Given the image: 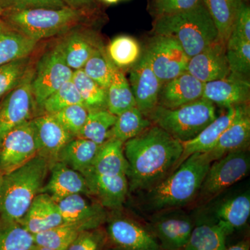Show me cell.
I'll use <instances>...</instances> for the list:
<instances>
[{
  "mask_svg": "<svg viewBox=\"0 0 250 250\" xmlns=\"http://www.w3.org/2000/svg\"><path fill=\"white\" fill-rule=\"evenodd\" d=\"M182 152V143L156 125L126 141L124 154L129 164V190L152 188L174 170Z\"/></svg>",
  "mask_w": 250,
  "mask_h": 250,
  "instance_id": "obj_1",
  "label": "cell"
},
{
  "mask_svg": "<svg viewBox=\"0 0 250 250\" xmlns=\"http://www.w3.org/2000/svg\"><path fill=\"white\" fill-rule=\"evenodd\" d=\"M210 164L205 153L188 157L165 179L145 191L147 208L155 211L177 209L196 200Z\"/></svg>",
  "mask_w": 250,
  "mask_h": 250,
  "instance_id": "obj_2",
  "label": "cell"
},
{
  "mask_svg": "<svg viewBox=\"0 0 250 250\" xmlns=\"http://www.w3.org/2000/svg\"><path fill=\"white\" fill-rule=\"evenodd\" d=\"M50 164L39 154L4 174L0 188V219L20 223L43 187Z\"/></svg>",
  "mask_w": 250,
  "mask_h": 250,
  "instance_id": "obj_3",
  "label": "cell"
},
{
  "mask_svg": "<svg viewBox=\"0 0 250 250\" xmlns=\"http://www.w3.org/2000/svg\"><path fill=\"white\" fill-rule=\"evenodd\" d=\"M153 30L155 35L177 41L190 59L218 40V31L203 3L183 12L156 18Z\"/></svg>",
  "mask_w": 250,
  "mask_h": 250,
  "instance_id": "obj_4",
  "label": "cell"
},
{
  "mask_svg": "<svg viewBox=\"0 0 250 250\" xmlns=\"http://www.w3.org/2000/svg\"><path fill=\"white\" fill-rule=\"evenodd\" d=\"M83 16L82 10L68 6L60 9L36 7L8 10L5 20L10 27L39 42L69 30Z\"/></svg>",
  "mask_w": 250,
  "mask_h": 250,
  "instance_id": "obj_5",
  "label": "cell"
},
{
  "mask_svg": "<svg viewBox=\"0 0 250 250\" xmlns=\"http://www.w3.org/2000/svg\"><path fill=\"white\" fill-rule=\"evenodd\" d=\"M149 118L156 126L184 143L196 137L217 116L214 104L202 98L176 108L158 105Z\"/></svg>",
  "mask_w": 250,
  "mask_h": 250,
  "instance_id": "obj_6",
  "label": "cell"
},
{
  "mask_svg": "<svg viewBox=\"0 0 250 250\" xmlns=\"http://www.w3.org/2000/svg\"><path fill=\"white\" fill-rule=\"evenodd\" d=\"M250 156L248 149L229 153L210 164L197 198L208 203L249 173Z\"/></svg>",
  "mask_w": 250,
  "mask_h": 250,
  "instance_id": "obj_7",
  "label": "cell"
},
{
  "mask_svg": "<svg viewBox=\"0 0 250 250\" xmlns=\"http://www.w3.org/2000/svg\"><path fill=\"white\" fill-rule=\"evenodd\" d=\"M145 55L162 84L187 72L190 59L177 41L161 35L153 38Z\"/></svg>",
  "mask_w": 250,
  "mask_h": 250,
  "instance_id": "obj_8",
  "label": "cell"
},
{
  "mask_svg": "<svg viewBox=\"0 0 250 250\" xmlns=\"http://www.w3.org/2000/svg\"><path fill=\"white\" fill-rule=\"evenodd\" d=\"M74 71L67 66L58 45L42 56L31 81L36 104L41 108L47 98L65 82L71 81Z\"/></svg>",
  "mask_w": 250,
  "mask_h": 250,
  "instance_id": "obj_9",
  "label": "cell"
},
{
  "mask_svg": "<svg viewBox=\"0 0 250 250\" xmlns=\"http://www.w3.org/2000/svg\"><path fill=\"white\" fill-rule=\"evenodd\" d=\"M37 154V144L31 120L11 130L0 143V172L8 173Z\"/></svg>",
  "mask_w": 250,
  "mask_h": 250,
  "instance_id": "obj_10",
  "label": "cell"
},
{
  "mask_svg": "<svg viewBox=\"0 0 250 250\" xmlns=\"http://www.w3.org/2000/svg\"><path fill=\"white\" fill-rule=\"evenodd\" d=\"M33 75L28 69L19 84L8 93L0 105V143L11 130L30 121L34 101L31 90Z\"/></svg>",
  "mask_w": 250,
  "mask_h": 250,
  "instance_id": "obj_11",
  "label": "cell"
},
{
  "mask_svg": "<svg viewBox=\"0 0 250 250\" xmlns=\"http://www.w3.org/2000/svg\"><path fill=\"white\" fill-rule=\"evenodd\" d=\"M152 223V232L161 250H182L188 241L195 223L184 212L164 210Z\"/></svg>",
  "mask_w": 250,
  "mask_h": 250,
  "instance_id": "obj_12",
  "label": "cell"
},
{
  "mask_svg": "<svg viewBox=\"0 0 250 250\" xmlns=\"http://www.w3.org/2000/svg\"><path fill=\"white\" fill-rule=\"evenodd\" d=\"M129 84L136 107L149 118L159 104L162 83L151 68L145 54L130 72Z\"/></svg>",
  "mask_w": 250,
  "mask_h": 250,
  "instance_id": "obj_13",
  "label": "cell"
},
{
  "mask_svg": "<svg viewBox=\"0 0 250 250\" xmlns=\"http://www.w3.org/2000/svg\"><path fill=\"white\" fill-rule=\"evenodd\" d=\"M107 235L116 248L122 250H161L151 231L125 217L110 220Z\"/></svg>",
  "mask_w": 250,
  "mask_h": 250,
  "instance_id": "obj_14",
  "label": "cell"
},
{
  "mask_svg": "<svg viewBox=\"0 0 250 250\" xmlns=\"http://www.w3.org/2000/svg\"><path fill=\"white\" fill-rule=\"evenodd\" d=\"M187 72L202 83L222 80L231 74L226 57V45L219 40L189 59Z\"/></svg>",
  "mask_w": 250,
  "mask_h": 250,
  "instance_id": "obj_15",
  "label": "cell"
},
{
  "mask_svg": "<svg viewBox=\"0 0 250 250\" xmlns=\"http://www.w3.org/2000/svg\"><path fill=\"white\" fill-rule=\"evenodd\" d=\"M35 134L38 154L51 163L57 162L62 147L74 136L67 132L52 114L44 115L31 120Z\"/></svg>",
  "mask_w": 250,
  "mask_h": 250,
  "instance_id": "obj_16",
  "label": "cell"
},
{
  "mask_svg": "<svg viewBox=\"0 0 250 250\" xmlns=\"http://www.w3.org/2000/svg\"><path fill=\"white\" fill-rule=\"evenodd\" d=\"M250 215V190L229 195L217 202L207 218L214 221L228 236L248 223Z\"/></svg>",
  "mask_w": 250,
  "mask_h": 250,
  "instance_id": "obj_17",
  "label": "cell"
},
{
  "mask_svg": "<svg viewBox=\"0 0 250 250\" xmlns=\"http://www.w3.org/2000/svg\"><path fill=\"white\" fill-rule=\"evenodd\" d=\"M250 94L248 78L231 73L222 80L205 83L202 98L222 107L229 108L246 104L250 100Z\"/></svg>",
  "mask_w": 250,
  "mask_h": 250,
  "instance_id": "obj_18",
  "label": "cell"
},
{
  "mask_svg": "<svg viewBox=\"0 0 250 250\" xmlns=\"http://www.w3.org/2000/svg\"><path fill=\"white\" fill-rule=\"evenodd\" d=\"M247 108L246 104H243L228 108L226 113L217 117L196 137L187 142L182 143L183 152L175 168L192 154L207 152L214 147L225 130L241 116Z\"/></svg>",
  "mask_w": 250,
  "mask_h": 250,
  "instance_id": "obj_19",
  "label": "cell"
},
{
  "mask_svg": "<svg viewBox=\"0 0 250 250\" xmlns=\"http://www.w3.org/2000/svg\"><path fill=\"white\" fill-rule=\"evenodd\" d=\"M83 175L90 195L96 197L104 208L114 210L122 207L129 190L126 175H101L92 172H85Z\"/></svg>",
  "mask_w": 250,
  "mask_h": 250,
  "instance_id": "obj_20",
  "label": "cell"
},
{
  "mask_svg": "<svg viewBox=\"0 0 250 250\" xmlns=\"http://www.w3.org/2000/svg\"><path fill=\"white\" fill-rule=\"evenodd\" d=\"M56 203L64 223L81 224L91 230L100 228L106 219L103 206L90 203L82 194L70 195Z\"/></svg>",
  "mask_w": 250,
  "mask_h": 250,
  "instance_id": "obj_21",
  "label": "cell"
},
{
  "mask_svg": "<svg viewBox=\"0 0 250 250\" xmlns=\"http://www.w3.org/2000/svg\"><path fill=\"white\" fill-rule=\"evenodd\" d=\"M205 83L187 72L172 79L161 86L158 105L176 108L202 99Z\"/></svg>",
  "mask_w": 250,
  "mask_h": 250,
  "instance_id": "obj_22",
  "label": "cell"
},
{
  "mask_svg": "<svg viewBox=\"0 0 250 250\" xmlns=\"http://www.w3.org/2000/svg\"><path fill=\"white\" fill-rule=\"evenodd\" d=\"M40 193L47 194L57 202L75 194L90 195V191L83 174L57 161L52 164L50 179Z\"/></svg>",
  "mask_w": 250,
  "mask_h": 250,
  "instance_id": "obj_23",
  "label": "cell"
},
{
  "mask_svg": "<svg viewBox=\"0 0 250 250\" xmlns=\"http://www.w3.org/2000/svg\"><path fill=\"white\" fill-rule=\"evenodd\" d=\"M20 223L32 235L43 232L64 223L58 207L52 197L39 193Z\"/></svg>",
  "mask_w": 250,
  "mask_h": 250,
  "instance_id": "obj_24",
  "label": "cell"
},
{
  "mask_svg": "<svg viewBox=\"0 0 250 250\" xmlns=\"http://www.w3.org/2000/svg\"><path fill=\"white\" fill-rule=\"evenodd\" d=\"M250 140V116L249 108L225 130L214 147L205 152L210 163L218 160L229 153L248 149Z\"/></svg>",
  "mask_w": 250,
  "mask_h": 250,
  "instance_id": "obj_25",
  "label": "cell"
},
{
  "mask_svg": "<svg viewBox=\"0 0 250 250\" xmlns=\"http://www.w3.org/2000/svg\"><path fill=\"white\" fill-rule=\"evenodd\" d=\"M85 172L127 177L129 164L124 154V143L115 139H108L100 146L91 166Z\"/></svg>",
  "mask_w": 250,
  "mask_h": 250,
  "instance_id": "obj_26",
  "label": "cell"
},
{
  "mask_svg": "<svg viewBox=\"0 0 250 250\" xmlns=\"http://www.w3.org/2000/svg\"><path fill=\"white\" fill-rule=\"evenodd\" d=\"M228 236L218 224L205 217L195 223L188 241L182 250H225Z\"/></svg>",
  "mask_w": 250,
  "mask_h": 250,
  "instance_id": "obj_27",
  "label": "cell"
},
{
  "mask_svg": "<svg viewBox=\"0 0 250 250\" xmlns=\"http://www.w3.org/2000/svg\"><path fill=\"white\" fill-rule=\"evenodd\" d=\"M37 43L6 23H0V65L29 57Z\"/></svg>",
  "mask_w": 250,
  "mask_h": 250,
  "instance_id": "obj_28",
  "label": "cell"
},
{
  "mask_svg": "<svg viewBox=\"0 0 250 250\" xmlns=\"http://www.w3.org/2000/svg\"><path fill=\"white\" fill-rule=\"evenodd\" d=\"M214 22L218 40L226 45L243 1L241 0H202Z\"/></svg>",
  "mask_w": 250,
  "mask_h": 250,
  "instance_id": "obj_29",
  "label": "cell"
},
{
  "mask_svg": "<svg viewBox=\"0 0 250 250\" xmlns=\"http://www.w3.org/2000/svg\"><path fill=\"white\" fill-rule=\"evenodd\" d=\"M100 147V145L89 140L76 138L62 147L57 161L83 174L91 166Z\"/></svg>",
  "mask_w": 250,
  "mask_h": 250,
  "instance_id": "obj_30",
  "label": "cell"
},
{
  "mask_svg": "<svg viewBox=\"0 0 250 250\" xmlns=\"http://www.w3.org/2000/svg\"><path fill=\"white\" fill-rule=\"evenodd\" d=\"M136 106V101L129 81L117 67L106 90V108L112 114L118 116L123 112Z\"/></svg>",
  "mask_w": 250,
  "mask_h": 250,
  "instance_id": "obj_31",
  "label": "cell"
},
{
  "mask_svg": "<svg viewBox=\"0 0 250 250\" xmlns=\"http://www.w3.org/2000/svg\"><path fill=\"white\" fill-rule=\"evenodd\" d=\"M151 126V121L134 106L117 116L116 123L110 131V139L125 143L142 134Z\"/></svg>",
  "mask_w": 250,
  "mask_h": 250,
  "instance_id": "obj_32",
  "label": "cell"
},
{
  "mask_svg": "<svg viewBox=\"0 0 250 250\" xmlns=\"http://www.w3.org/2000/svg\"><path fill=\"white\" fill-rule=\"evenodd\" d=\"M88 230L90 229L81 224L63 223L33 236L37 246L54 250H65L81 233Z\"/></svg>",
  "mask_w": 250,
  "mask_h": 250,
  "instance_id": "obj_33",
  "label": "cell"
},
{
  "mask_svg": "<svg viewBox=\"0 0 250 250\" xmlns=\"http://www.w3.org/2000/svg\"><path fill=\"white\" fill-rule=\"evenodd\" d=\"M80 32L72 33L58 45L67 66L73 71L83 68L95 52V47Z\"/></svg>",
  "mask_w": 250,
  "mask_h": 250,
  "instance_id": "obj_34",
  "label": "cell"
},
{
  "mask_svg": "<svg viewBox=\"0 0 250 250\" xmlns=\"http://www.w3.org/2000/svg\"><path fill=\"white\" fill-rule=\"evenodd\" d=\"M72 82L80 93L83 106L88 111L105 110L106 90L87 76L83 69L74 71Z\"/></svg>",
  "mask_w": 250,
  "mask_h": 250,
  "instance_id": "obj_35",
  "label": "cell"
},
{
  "mask_svg": "<svg viewBox=\"0 0 250 250\" xmlns=\"http://www.w3.org/2000/svg\"><path fill=\"white\" fill-rule=\"evenodd\" d=\"M116 119V116L106 110L89 112L77 138L89 140L101 146L110 139V131Z\"/></svg>",
  "mask_w": 250,
  "mask_h": 250,
  "instance_id": "obj_36",
  "label": "cell"
},
{
  "mask_svg": "<svg viewBox=\"0 0 250 250\" xmlns=\"http://www.w3.org/2000/svg\"><path fill=\"white\" fill-rule=\"evenodd\" d=\"M34 236L20 223L0 219V250H31Z\"/></svg>",
  "mask_w": 250,
  "mask_h": 250,
  "instance_id": "obj_37",
  "label": "cell"
},
{
  "mask_svg": "<svg viewBox=\"0 0 250 250\" xmlns=\"http://www.w3.org/2000/svg\"><path fill=\"white\" fill-rule=\"evenodd\" d=\"M226 57L231 73L248 78L250 72V42L230 36Z\"/></svg>",
  "mask_w": 250,
  "mask_h": 250,
  "instance_id": "obj_38",
  "label": "cell"
},
{
  "mask_svg": "<svg viewBox=\"0 0 250 250\" xmlns=\"http://www.w3.org/2000/svg\"><path fill=\"white\" fill-rule=\"evenodd\" d=\"M108 53L112 62L119 67L132 65L139 60L141 48L137 41L127 36H121L111 41Z\"/></svg>",
  "mask_w": 250,
  "mask_h": 250,
  "instance_id": "obj_39",
  "label": "cell"
},
{
  "mask_svg": "<svg viewBox=\"0 0 250 250\" xmlns=\"http://www.w3.org/2000/svg\"><path fill=\"white\" fill-rule=\"evenodd\" d=\"M115 67L101 49H96L82 69L87 76L107 90Z\"/></svg>",
  "mask_w": 250,
  "mask_h": 250,
  "instance_id": "obj_40",
  "label": "cell"
},
{
  "mask_svg": "<svg viewBox=\"0 0 250 250\" xmlns=\"http://www.w3.org/2000/svg\"><path fill=\"white\" fill-rule=\"evenodd\" d=\"M75 104L83 105V103L76 86L71 80L65 82L58 90L52 93L44 102L41 108L48 114H53Z\"/></svg>",
  "mask_w": 250,
  "mask_h": 250,
  "instance_id": "obj_41",
  "label": "cell"
},
{
  "mask_svg": "<svg viewBox=\"0 0 250 250\" xmlns=\"http://www.w3.org/2000/svg\"><path fill=\"white\" fill-rule=\"evenodd\" d=\"M29 57L0 65V98L16 88L25 75Z\"/></svg>",
  "mask_w": 250,
  "mask_h": 250,
  "instance_id": "obj_42",
  "label": "cell"
},
{
  "mask_svg": "<svg viewBox=\"0 0 250 250\" xmlns=\"http://www.w3.org/2000/svg\"><path fill=\"white\" fill-rule=\"evenodd\" d=\"M89 111L82 104H75L52 114L67 132L77 137L83 128Z\"/></svg>",
  "mask_w": 250,
  "mask_h": 250,
  "instance_id": "obj_43",
  "label": "cell"
},
{
  "mask_svg": "<svg viewBox=\"0 0 250 250\" xmlns=\"http://www.w3.org/2000/svg\"><path fill=\"white\" fill-rule=\"evenodd\" d=\"M106 236L100 229L83 231L65 250H100Z\"/></svg>",
  "mask_w": 250,
  "mask_h": 250,
  "instance_id": "obj_44",
  "label": "cell"
},
{
  "mask_svg": "<svg viewBox=\"0 0 250 250\" xmlns=\"http://www.w3.org/2000/svg\"><path fill=\"white\" fill-rule=\"evenodd\" d=\"M202 4V0H153L156 18L178 14Z\"/></svg>",
  "mask_w": 250,
  "mask_h": 250,
  "instance_id": "obj_45",
  "label": "cell"
},
{
  "mask_svg": "<svg viewBox=\"0 0 250 250\" xmlns=\"http://www.w3.org/2000/svg\"><path fill=\"white\" fill-rule=\"evenodd\" d=\"M0 6L3 9L8 6V10L36 7L60 9L67 6L61 0H0Z\"/></svg>",
  "mask_w": 250,
  "mask_h": 250,
  "instance_id": "obj_46",
  "label": "cell"
},
{
  "mask_svg": "<svg viewBox=\"0 0 250 250\" xmlns=\"http://www.w3.org/2000/svg\"><path fill=\"white\" fill-rule=\"evenodd\" d=\"M230 36L250 42V8L243 1Z\"/></svg>",
  "mask_w": 250,
  "mask_h": 250,
  "instance_id": "obj_47",
  "label": "cell"
},
{
  "mask_svg": "<svg viewBox=\"0 0 250 250\" xmlns=\"http://www.w3.org/2000/svg\"><path fill=\"white\" fill-rule=\"evenodd\" d=\"M65 6L77 10H83L89 7L95 0H61Z\"/></svg>",
  "mask_w": 250,
  "mask_h": 250,
  "instance_id": "obj_48",
  "label": "cell"
},
{
  "mask_svg": "<svg viewBox=\"0 0 250 250\" xmlns=\"http://www.w3.org/2000/svg\"><path fill=\"white\" fill-rule=\"evenodd\" d=\"M225 250H250V241L245 240L238 242L232 246L225 248Z\"/></svg>",
  "mask_w": 250,
  "mask_h": 250,
  "instance_id": "obj_49",
  "label": "cell"
},
{
  "mask_svg": "<svg viewBox=\"0 0 250 250\" xmlns=\"http://www.w3.org/2000/svg\"><path fill=\"white\" fill-rule=\"evenodd\" d=\"M31 250H54L52 249H49V248H45V247H42L40 246H37V245H34L32 249Z\"/></svg>",
  "mask_w": 250,
  "mask_h": 250,
  "instance_id": "obj_50",
  "label": "cell"
},
{
  "mask_svg": "<svg viewBox=\"0 0 250 250\" xmlns=\"http://www.w3.org/2000/svg\"><path fill=\"white\" fill-rule=\"evenodd\" d=\"M105 2L108 3V4H115V3L118 2L119 0H104Z\"/></svg>",
  "mask_w": 250,
  "mask_h": 250,
  "instance_id": "obj_51",
  "label": "cell"
},
{
  "mask_svg": "<svg viewBox=\"0 0 250 250\" xmlns=\"http://www.w3.org/2000/svg\"><path fill=\"white\" fill-rule=\"evenodd\" d=\"M3 175H4V174L0 172V188H1V182H2Z\"/></svg>",
  "mask_w": 250,
  "mask_h": 250,
  "instance_id": "obj_52",
  "label": "cell"
},
{
  "mask_svg": "<svg viewBox=\"0 0 250 250\" xmlns=\"http://www.w3.org/2000/svg\"><path fill=\"white\" fill-rule=\"evenodd\" d=\"M4 9H3L2 7H1V6H0V17H1V15L3 14V13H4Z\"/></svg>",
  "mask_w": 250,
  "mask_h": 250,
  "instance_id": "obj_53",
  "label": "cell"
},
{
  "mask_svg": "<svg viewBox=\"0 0 250 250\" xmlns=\"http://www.w3.org/2000/svg\"><path fill=\"white\" fill-rule=\"evenodd\" d=\"M106 250H122L119 249V248H116V247H115V248H110V249H108Z\"/></svg>",
  "mask_w": 250,
  "mask_h": 250,
  "instance_id": "obj_54",
  "label": "cell"
},
{
  "mask_svg": "<svg viewBox=\"0 0 250 250\" xmlns=\"http://www.w3.org/2000/svg\"><path fill=\"white\" fill-rule=\"evenodd\" d=\"M242 1H243V2L246 3V4H248V2H249L250 0H241Z\"/></svg>",
  "mask_w": 250,
  "mask_h": 250,
  "instance_id": "obj_55",
  "label": "cell"
}]
</instances>
